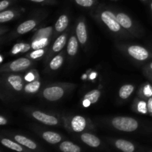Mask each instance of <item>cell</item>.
Masks as SVG:
<instances>
[{
	"label": "cell",
	"instance_id": "cell-1",
	"mask_svg": "<svg viewBox=\"0 0 152 152\" xmlns=\"http://www.w3.org/2000/svg\"><path fill=\"white\" fill-rule=\"evenodd\" d=\"M25 80L24 75L18 73L1 74V98L4 101L12 100L22 94Z\"/></svg>",
	"mask_w": 152,
	"mask_h": 152
},
{
	"label": "cell",
	"instance_id": "cell-2",
	"mask_svg": "<svg viewBox=\"0 0 152 152\" xmlns=\"http://www.w3.org/2000/svg\"><path fill=\"white\" fill-rule=\"evenodd\" d=\"M94 17L114 37L125 39L133 38V37L121 26L117 20L114 10H111L107 7H100L96 10Z\"/></svg>",
	"mask_w": 152,
	"mask_h": 152
},
{
	"label": "cell",
	"instance_id": "cell-3",
	"mask_svg": "<svg viewBox=\"0 0 152 152\" xmlns=\"http://www.w3.org/2000/svg\"><path fill=\"white\" fill-rule=\"evenodd\" d=\"M77 87V85L70 83H54L43 88L39 96L48 102H56L62 99L67 94Z\"/></svg>",
	"mask_w": 152,
	"mask_h": 152
},
{
	"label": "cell",
	"instance_id": "cell-4",
	"mask_svg": "<svg viewBox=\"0 0 152 152\" xmlns=\"http://www.w3.org/2000/svg\"><path fill=\"white\" fill-rule=\"evenodd\" d=\"M117 47L136 62H145L152 59V51L143 46L119 43L117 44Z\"/></svg>",
	"mask_w": 152,
	"mask_h": 152
},
{
	"label": "cell",
	"instance_id": "cell-5",
	"mask_svg": "<svg viewBox=\"0 0 152 152\" xmlns=\"http://www.w3.org/2000/svg\"><path fill=\"white\" fill-rule=\"evenodd\" d=\"M111 128L115 130L126 133H132L139 130L140 123L136 119L130 117L117 116L110 120L109 123Z\"/></svg>",
	"mask_w": 152,
	"mask_h": 152
},
{
	"label": "cell",
	"instance_id": "cell-6",
	"mask_svg": "<svg viewBox=\"0 0 152 152\" xmlns=\"http://www.w3.org/2000/svg\"><path fill=\"white\" fill-rule=\"evenodd\" d=\"M65 126L74 133H83L94 129L91 120L81 115H75L65 120Z\"/></svg>",
	"mask_w": 152,
	"mask_h": 152
},
{
	"label": "cell",
	"instance_id": "cell-7",
	"mask_svg": "<svg viewBox=\"0 0 152 152\" xmlns=\"http://www.w3.org/2000/svg\"><path fill=\"white\" fill-rule=\"evenodd\" d=\"M35 64V61L24 56L16 59L11 62L2 64L0 68V72L2 73H19L27 71Z\"/></svg>",
	"mask_w": 152,
	"mask_h": 152
},
{
	"label": "cell",
	"instance_id": "cell-8",
	"mask_svg": "<svg viewBox=\"0 0 152 152\" xmlns=\"http://www.w3.org/2000/svg\"><path fill=\"white\" fill-rule=\"evenodd\" d=\"M117 19L121 26L133 37H140L142 35V30L132 18L124 12L114 11Z\"/></svg>",
	"mask_w": 152,
	"mask_h": 152
},
{
	"label": "cell",
	"instance_id": "cell-9",
	"mask_svg": "<svg viewBox=\"0 0 152 152\" xmlns=\"http://www.w3.org/2000/svg\"><path fill=\"white\" fill-rule=\"evenodd\" d=\"M68 36H69V30H66L65 32L59 36L54 42H53L52 45L49 48L48 53L45 56V63L48 64L49 61L52 59L54 56L62 51V49L67 45L68 40Z\"/></svg>",
	"mask_w": 152,
	"mask_h": 152
},
{
	"label": "cell",
	"instance_id": "cell-10",
	"mask_svg": "<svg viewBox=\"0 0 152 152\" xmlns=\"http://www.w3.org/2000/svg\"><path fill=\"white\" fill-rule=\"evenodd\" d=\"M28 113L32 118L39 122L42 124L49 126H56L61 124V122L58 117L53 114H48L37 109H29Z\"/></svg>",
	"mask_w": 152,
	"mask_h": 152
},
{
	"label": "cell",
	"instance_id": "cell-11",
	"mask_svg": "<svg viewBox=\"0 0 152 152\" xmlns=\"http://www.w3.org/2000/svg\"><path fill=\"white\" fill-rule=\"evenodd\" d=\"M44 17V16H40L37 18H32V19H29L24 21L16 28L14 32L10 34V39L13 38V37H16L19 35H23V34H27V33L34 30L40 23V22L42 20Z\"/></svg>",
	"mask_w": 152,
	"mask_h": 152
},
{
	"label": "cell",
	"instance_id": "cell-12",
	"mask_svg": "<svg viewBox=\"0 0 152 152\" xmlns=\"http://www.w3.org/2000/svg\"><path fill=\"white\" fill-rule=\"evenodd\" d=\"M75 34L80 45L83 48L86 47L88 39V36L86 19L84 17H80L77 21L75 26Z\"/></svg>",
	"mask_w": 152,
	"mask_h": 152
},
{
	"label": "cell",
	"instance_id": "cell-13",
	"mask_svg": "<svg viewBox=\"0 0 152 152\" xmlns=\"http://www.w3.org/2000/svg\"><path fill=\"white\" fill-rule=\"evenodd\" d=\"M10 137H11L13 140L17 142L18 143L21 144L24 147L31 150V151L34 152H44L42 148L35 141L24 136V135L16 134H10Z\"/></svg>",
	"mask_w": 152,
	"mask_h": 152
},
{
	"label": "cell",
	"instance_id": "cell-14",
	"mask_svg": "<svg viewBox=\"0 0 152 152\" xmlns=\"http://www.w3.org/2000/svg\"><path fill=\"white\" fill-rule=\"evenodd\" d=\"M109 142L122 152H137V148L131 141L124 139H109Z\"/></svg>",
	"mask_w": 152,
	"mask_h": 152
},
{
	"label": "cell",
	"instance_id": "cell-15",
	"mask_svg": "<svg viewBox=\"0 0 152 152\" xmlns=\"http://www.w3.org/2000/svg\"><path fill=\"white\" fill-rule=\"evenodd\" d=\"M69 25V18L67 14H62L58 18L54 25V34L53 37V40L56 39L60 34L65 32V30L68 29Z\"/></svg>",
	"mask_w": 152,
	"mask_h": 152
},
{
	"label": "cell",
	"instance_id": "cell-16",
	"mask_svg": "<svg viewBox=\"0 0 152 152\" xmlns=\"http://www.w3.org/2000/svg\"><path fill=\"white\" fill-rule=\"evenodd\" d=\"M80 139L83 143L91 148H99L102 145V142L98 137L87 132L81 133L80 135Z\"/></svg>",
	"mask_w": 152,
	"mask_h": 152
},
{
	"label": "cell",
	"instance_id": "cell-17",
	"mask_svg": "<svg viewBox=\"0 0 152 152\" xmlns=\"http://www.w3.org/2000/svg\"><path fill=\"white\" fill-rule=\"evenodd\" d=\"M1 143L3 146L5 148H9V149L12 150L16 152H34L31 150L28 149L27 148L24 147L21 144L18 143L13 139H10L8 137H1Z\"/></svg>",
	"mask_w": 152,
	"mask_h": 152
},
{
	"label": "cell",
	"instance_id": "cell-18",
	"mask_svg": "<svg viewBox=\"0 0 152 152\" xmlns=\"http://www.w3.org/2000/svg\"><path fill=\"white\" fill-rule=\"evenodd\" d=\"M39 135L42 140H44L46 142L51 145H56V144L60 143L62 142V137L60 134L57 132H52V131H43L39 132Z\"/></svg>",
	"mask_w": 152,
	"mask_h": 152
},
{
	"label": "cell",
	"instance_id": "cell-19",
	"mask_svg": "<svg viewBox=\"0 0 152 152\" xmlns=\"http://www.w3.org/2000/svg\"><path fill=\"white\" fill-rule=\"evenodd\" d=\"M79 45H80V42L76 36V34L72 32L68 38V43H67L66 53L69 57L73 58L77 55V52H78Z\"/></svg>",
	"mask_w": 152,
	"mask_h": 152
},
{
	"label": "cell",
	"instance_id": "cell-20",
	"mask_svg": "<svg viewBox=\"0 0 152 152\" xmlns=\"http://www.w3.org/2000/svg\"><path fill=\"white\" fill-rule=\"evenodd\" d=\"M101 94L102 93L99 89H94L86 93L83 96V101H82L83 106L88 107L93 104L96 103L100 98Z\"/></svg>",
	"mask_w": 152,
	"mask_h": 152
},
{
	"label": "cell",
	"instance_id": "cell-21",
	"mask_svg": "<svg viewBox=\"0 0 152 152\" xmlns=\"http://www.w3.org/2000/svg\"><path fill=\"white\" fill-rule=\"evenodd\" d=\"M53 34H54V27L53 26H48L45 28H39L34 33L31 41L47 38H51L53 39Z\"/></svg>",
	"mask_w": 152,
	"mask_h": 152
},
{
	"label": "cell",
	"instance_id": "cell-22",
	"mask_svg": "<svg viewBox=\"0 0 152 152\" xmlns=\"http://www.w3.org/2000/svg\"><path fill=\"white\" fill-rule=\"evenodd\" d=\"M21 11L19 9H6L0 12V22L1 24L8 22L19 17L21 15Z\"/></svg>",
	"mask_w": 152,
	"mask_h": 152
},
{
	"label": "cell",
	"instance_id": "cell-23",
	"mask_svg": "<svg viewBox=\"0 0 152 152\" xmlns=\"http://www.w3.org/2000/svg\"><path fill=\"white\" fill-rule=\"evenodd\" d=\"M132 111L141 114H148L147 100L137 96L133 101L132 106Z\"/></svg>",
	"mask_w": 152,
	"mask_h": 152
},
{
	"label": "cell",
	"instance_id": "cell-24",
	"mask_svg": "<svg viewBox=\"0 0 152 152\" xmlns=\"http://www.w3.org/2000/svg\"><path fill=\"white\" fill-rule=\"evenodd\" d=\"M65 51H61L56 56H53L48 64V71H54L58 70L59 68H61V66L63 64L64 61H65Z\"/></svg>",
	"mask_w": 152,
	"mask_h": 152
},
{
	"label": "cell",
	"instance_id": "cell-25",
	"mask_svg": "<svg viewBox=\"0 0 152 152\" xmlns=\"http://www.w3.org/2000/svg\"><path fill=\"white\" fill-rule=\"evenodd\" d=\"M42 82L40 79L34 80L29 83H25L24 86L22 94L25 95H32L37 94L41 88Z\"/></svg>",
	"mask_w": 152,
	"mask_h": 152
},
{
	"label": "cell",
	"instance_id": "cell-26",
	"mask_svg": "<svg viewBox=\"0 0 152 152\" xmlns=\"http://www.w3.org/2000/svg\"><path fill=\"white\" fill-rule=\"evenodd\" d=\"M58 148L61 152H82V148L78 145L68 140L61 142Z\"/></svg>",
	"mask_w": 152,
	"mask_h": 152
},
{
	"label": "cell",
	"instance_id": "cell-27",
	"mask_svg": "<svg viewBox=\"0 0 152 152\" xmlns=\"http://www.w3.org/2000/svg\"><path fill=\"white\" fill-rule=\"evenodd\" d=\"M137 96L145 100H148L152 96V85L150 83H145L140 87L137 91Z\"/></svg>",
	"mask_w": 152,
	"mask_h": 152
},
{
	"label": "cell",
	"instance_id": "cell-28",
	"mask_svg": "<svg viewBox=\"0 0 152 152\" xmlns=\"http://www.w3.org/2000/svg\"><path fill=\"white\" fill-rule=\"evenodd\" d=\"M135 87L132 84H125L120 88L118 91L119 98L122 100H126L129 99L134 91Z\"/></svg>",
	"mask_w": 152,
	"mask_h": 152
},
{
	"label": "cell",
	"instance_id": "cell-29",
	"mask_svg": "<svg viewBox=\"0 0 152 152\" xmlns=\"http://www.w3.org/2000/svg\"><path fill=\"white\" fill-rule=\"evenodd\" d=\"M49 49L48 47L44 48L41 49H37V50H32L26 54V57L29 58V59H32V60H38L42 58L43 56H45L46 53H48V50Z\"/></svg>",
	"mask_w": 152,
	"mask_h": 152
},
{
	"label": "cell",
	"instance_id": "cell-30",
	"mask_svg": "<svg viewBox=\"0 0 152 152\" xmlns=\"http://www.w3.org/2000/svg\"><path fill=\"white\" fill-rule=\"evenodd\" d=\"M51 40H53L51 38H47L31 41V50H37V49H41L48 47Z\"/></svg>",
	"mask_w": 152,
	"mask_h": 152
},
{
	"label": "cell",
	"instance_id": "cell-31",
	"mask_svg": "<svg viewBox=\"0 0 152 152\" xmlns=\"http://www.w3.org/2000/svg\"><path fill=\"white\" fill-rule=\"evenodd\" d=\"M24 77H25V83H29V82H32L34 80L40 79L38 71L35 69L28 70L24 75Z\"/></svg>",
	"mask_w": 152,
	"mask_h": 152
},
{
	"label": "cell",
	"instance_id": "cell-32",
	"mask_svg": "<svg viewBox=\"0 0 152 152\" xmlns=\"http://www.w3.org/2000/svg\"><path fill=\"white\" fill-rule=\"evenodd\" d=\"M142 74L148 81L152 83V61L144 65L142 67Z\"/></svg>",
	"mask_w": 152,
	"mask_h": 152
},
{
	"label": "cell",
	"instance_id": "cell-33",
	"mask_svg": "<svg viewBox=\"0 0 152 152\" xmlns=\"http://www.w3.org/2000/svg\"><path fill=\"white\" fill-rule=\"evenodd\" d=\"M76 4L83 7H91L97 2V0H74Z\"/></svg>",
	"mask_w": 152,
	"mask_h": 152
},
{
	"label": "cell",
	"instance_id": "cell-34",
	"mask_svg": "<svg viewBox=\"0 0 152 152\" xmlns=\"http://www.w3.org/2000/svg\"><path fill=\"white\" fill-rule=\"evenodd\" d=\"M26 44L27 43L20 42V43H17V44L14 45L13 48H12L11 50H10V53H11L12 55H16L20 53H22L25 46H26Z\"/></svg>",
	"mask_w": 152,
	"mask_h": 152
},
{
	"label": "cell",
	"instance_id": "cell-35",
	"mask_svg": "<svg viewBox=\"0 0 152 152\" xmlns=\"http://www.w3.org/2000/svg\"><path fill=\"white\" fill-rule=\"evenodd\" d=\"M16 0H1L0 1V11L6 10Z\"/></svg>",
	"mask_w": 152,
	"mask_h": 152
},
{
	"label": "cell",
	"instance_id": "cell-36",
	"mask_svg": "<svg viewBox=\"0 0 152 152\" xmlns=\"http://www.w3.org/2000/svg\"><path fill=\"white\" fill-rule=\"evenodd\" d=\"M29 1H33L35 3H39V4H52L56 2L55 0H29Z\"/></svg>",
	"mask_w": 152,
	"mask_h": 152
},
{
	"label": "cell",
	"instance_id": "cell-37",
	"mask_svg": "<svg viewBox=\"0 0 152 152\" xmlns=\"http://www.w3.org/2000/svg\"><path fill=\"white\" fill-rule=\"evenodd\" d=\"M147 103H148V114L152 117V96L147 100Z\"/></svg>",
	"mask_w": 152,
	"mask_h": 152
},
{
	"label": "cell",
	"instance_id": "cell-38",
	"mask_svg": "<svg viewBox=\"0 0 152 152\" xmlns=\"http://www.w3.org/2000/svg\"><path fill=\"white\" fill-rule=\"evenodd\" d=\"M7 124V120L2 115L0 116V125L1 126H5Z\"/></svg>",
	"mask_w": 152,
	"mask_h": 152
},
{
	"label": "cell",
	"instance_id": "cell-39",
	"mask_svg": "<svg viewBox=\"0 0 152 152\" xmlns=\"http://www.w3.org/2000/svg\"><path fill=\"white\" fill-rule=\"evenodd\" d=\"M150 9H151V13H152V0L150 1Z\"/></svg>",
	"mask_w": 152,
	"mask_h": 152
},
{
	"label": "cell",
	"instance_id": "cell-40",
	"mask_svg": "<svg viewBox=\"0 0 152 152\" xmlns=\"http://www.w3.org/2000/svg\"><path fill=\"white\" fill-rule=\"evenodd\" d=\"M142 1H148V0H142Z\"/></svg>",
	"mask_w": 152,
	"mask_h": 152
},
{
	"label": "cell",
	"instance_id": "cell-41",
	"mask_svg": "<svg viewBox=\"0 0 152 152\" xmlns=\"http://www.w3.org/2000/svg\"><path fill=\"white\" fill-rule=\"evenodd\" d=\"M149 152H152V151H149Z\"/></svg>",
	"mask_w": 152,
	"mask_h": 152
}]
</instances>
